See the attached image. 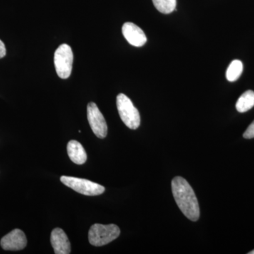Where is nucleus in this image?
Masks as SVG:
<instances>
[{
    "label": "nucleus",
    "mask_w": 254,
    "mask_h": 254,
    "mask_svg": "<svg viewBox=\"0 0 254 254\" xmlns=\"http://www.w3.org/2000/svg\"><path fill=\"white\" fill-rule=\"evenodd\" d=\"M172 190L175 202L184 215L191 221H197L200 217L199 205L194 190L188 182L183 177H175L172 181Z\"/></svg>",
    "instance_id": "1"
},
{
    "label": "nucleus",
    "mask_w": 254,
    "mask_h": 254,
    "mask_svg": "<svg viewBox=\"0 0 254 254\" xmlns=\"http://www.w3.org/2000/svg\"><path fill=\"white\" fill-rule=\"evenodd\" d=\"M120 235V228L116 225L95 224L92 225L88 232V240L90 244L95 247H102L116 240Z\"/></svg>",
    "instance_id": "2"
},
{
    "label": "nucleus",
    "mask_w": 254,
    "mask_h": 254,
    "mask_svg": "<svg viewBox=\"0 0 254 254\" xmlns=\"http://www.w3.org/2000/svg\"><path fill=\"white\" fill-rule=\"evenodd\" d=\"M117 107L120 118L127 127L131 129H136L139 127L141 124L139 112L126 95L120 93L118 95Z\"/></svg>",
    "instance_id": "3"
},
{
    "label": "nucleus",
    "mask_w": 254,
    "mask_h": 254,
    "mask_svg": "<svg viewBox=\"0 0 254 254\" xmlns=\"http://www.w3.org/2000/svg\"><path fill=\"white\" fill-rule=\"evenodd\" d=\"M73 54L71 47L61 45L55 53V69L60 78L66 79L69 77L72 71Z\"/></svg>",
    "instance_id": "4"
},
{
    "label": "nucleus",
    "mask_w": 254,
    "mask_h": 254,
    "mask_svg": "<svg viewBox=\"0 0 254 254\" xmlns=\"http://www.w3.org/2000/svg\"><path fill=\"white\" fill-rule=\"evenodd\" d=\"M60 180L64 185L85 195H100L104 193L105 190L104 187L85 179L63 176Z\"/></svg>",
    "instance_id": "5"
},
{
    "label": "nucleus",
    "mask_w": 254,
    "mask_h": 254,
    "mask_svg": "<svg viewBox=\"0 0 254 254\" xmlns=\"http://www.w3.org/2000/svg\"><path fill=\"white\" fill-rule=\"evenodd\" d=\"M87 118L92 131L99 138H105L108 134V125L103 114L94 103L87 106Z\"/></svg>",
    "instance_id": "6"
},
{
    "label": "nucleus",
    "mask_w": 254,
    "mask_h": 254,
    "mask_svg": "<svg viewBox=\"0 0 254 254\" xmlns=\"http://www.w3.org/2000/svg\"><path fill=\"white\" fill-rule=\"evenodd\" d=\"M0 245L1 248L6 251L22 250L27 245V239L24 232L15 229L1 238Z\"/></svg>",
    "instance_id": "7"
},
{
    "label": "nucleus",
    "mask_w": 254,
    "mask_h": 254,
    "mask_svg": "<svg viewBox=\"0 0 254 254\" xmlns=\"http://www.w3.org/2000/svg\"><path fill=\"white\" fill-rule=\"evenodd\" d=\"M123 36L131 46L141 47L147 42L146 36L141 28L134 23L127 22L123 26Z\"/></svg>",
    "instance_id": "8"
},
{
    "label": "nucleus",
    "mask_w": 254,
    "mask_h": 254,
    "mask_svg": "<svg viewBox=\"0 0 254 254\" xmlns=\"http://www.w3.org/2000/svg\"><path fill=\"white\" fill-rule=\"evenodd\" d=\"M55 254H68L71 252V244L65 232L60 228L53 230L50 237Z\"/></svg>",
    "instance_id": "9"
},
{
    "label": "nucleus",
    "mask_w": 254,
    "mask_h": 254,
    "mask_svg": "<svg viewBox=\"0 0 254 254\" xmlns=\"http://www.w3.org/2000/svg\"><path fill=\"white\" fill-rule=\"evenodd\" d=\"M67 153L68 157L73 163L77 165H83L86 163L87 160L86 150L79 142L74 140L68 142Z\"/></svg>",
    "instance_id": "10"
},
{
    "label": "nucleus",
    "mask_w": 254,
    "mask_h": 254,
    "mask_svg": "<svg viewBox=\"0 0 254 254\" xmlns=\"http://www.w3.org/2000/svg\"><path fill=\"white\" fill-rule=\"evenodd\" d=\"M254 107V92L247 91L245 92L237 100L236 109L239 113H243L249 111Z\"/></svg>",
    "instance_id": "11"
},
{
    "label": "nucleus",
    "mask_w": 254,
    "mask_h": 254,
    "mask_svg": "<svg viewBox=\"0 0 254 254\" xmlns=\"http://www.w3.org/2000/svg\"><path fill=\"white\" fill-rule=\"evenodd\" d=\"M243 71V64L240 60H235L229 65L226 71V78L229 81H237Z\"/></svg>",
    "instance_id": "12"
},
{
    "label": "nucleus",
    "mask_w": 254,
    "mask_h": 254,
    "mask_svg": "<svg viewBox=\"0 0 254 254\" xmlns=\"http://www.w3.org/2000/svg\"><path fill=\"white\" fill-rule=\"evenodd\" d=\"M155 7L160 12L168 14L176 9L177 0H152Z\"/></svg>",
    "instance_id": "13"
},
{
    "label": "nucleus",
    "mask_w": 254,
    "mask_h": 254,
    "mask_svg": "<svg viewBox=\"0 0 254 254\" xmlns=\"http://www.w3.org/2000/svg\"><path fill=\"white\" fill-rule=\"evenodd\" d=\"M244 138L247 139H251L254 138V121L251 124L243 134Z\"/></svg>",
    "instance_id": "14"
},
{
    "label": "nucleus",
    "mask_w": 254,
    "mask_h": 254,
    "mask_svg": "<svg viewBox=\"0 0 254 254\" xmlns=\"http://www.w3.org/2000/svg\"><path fill=\"white\" fill-rule=\"evenodd\" d=\"M6 47H5V45L2 41L0 40V59L4 58V57L6 56Z\"/></svg>",
    "instance_id": "15"
},
{
    "label": "nucleus",
    "mask_w": 254,
    "mask_h": 254,
    "mask_svg": "<svg viewBox=\"0 0 254 254\" xmlns=\"http://www.w3.org/2000/svg\"><path fill=\"white\" fill-rule=\"evenodd\" d=\"M249 254H254V250L252 251V252H250Z\"/></svg>",
    "instance_id": "16"
}]
</instances>
